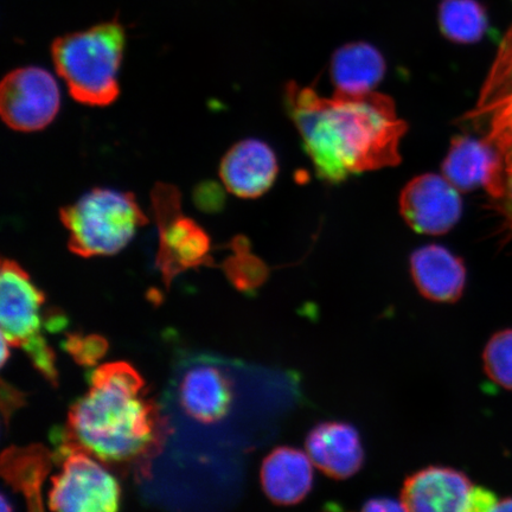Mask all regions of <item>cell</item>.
Returning a JSON list of instances; mask_svg holds the SVG:
<instances>
[{
  "instance_id": "6da1fadb",
  "label": "cell",
  "mask_w": 512,
  "mask_h": 512,
  "mask_svg": "<svg viewBox=\"0 0 512 512\" xmlns=\"http://www.w3.org/2000/svg\"><path fill=\"white\" fill-rule=\"evenodd\" d=\"M88 392L70 406L66 427L53 444L79 448L99 462L136 478L151 465L171 434L170 422L130 363L114 362L87 375Z\"/></svg>"
},
{
  "instance_id": "7a4b0ae2",
  "label": "cell",
  "mask_w": 512,
  "mask_h": 512,
  "mask_svg": "<svg viewBox=\"0 0 512 512\" xmlns=\"http://www.w3.org/2000/svg\"><path fill=\"white\" fill-rule=\"evenodd\" d=\"M285 107L324 182L342 183L351 175L401 162L407 124L387 95L335 93L328 99L291 82L285 88Z\"/></svg>"
},
{
  "instance_id": "3957f363",
  "label": "cell",
  "mask_w": 512,
  "mask_h": 512,
  "mask_svg": "<svg viewBox=\"0 0 512 512\" xmlns=\"http://www.w3.org/2000/svg\"><path fill=\"white\" fill-rule=\"evenodd\" d=\"M124 49V28L110 22L57 38L51 56L75 101L105 107L119 98Z\"/></svg>"
},
{
  "instance_id": "277c9868",
  "label": "cell",
  "mask_w": 512,
  "mask_h": 512,
  "mask_svg": "<svg viewBox=\"0 0 512 512\" xmlns=\"http://www.w3.org/2000/svg\"><path fill=\"white\" fill-rule=\"evenodd\" d=\"M68 247L82 258L117 254L149 223L132 192L95 188L60 210Z\"/></svg>"
},
{
  "instance_id": "5b68a950",
  "label": "cell",
  "mask_w": 512,
  "mask_h": 512,
  "mask_svg": "<svg viewBox=\"0 0 512 512\" xmlns=\"http://www.w3.org/2000/svg\"><path fill=\"white\" fill-rule=\"evenodd\" d=\"M44 293L32 283L29 273L10 259H3L0 275V324L2 337L11 347H21L35 368L57 386L56 357L42 334Z\"/></svg>"
},
{
  "instance_id": "8992f818",
  "label": "cell",
  "mask_w": 512,
  "mask_h": 512,
  "mask_svg": "<svg viewBox=\"0 0 512 512\" xmlns=\"http://www.w3.org/2000/svg\"><path fill=\"white\" fill-rule=\"evenodd\" d=\"M151 201L159 233L156 264L166 286L191 268L210 265L209 235L183 214L181 192L174 185L157 183Z\"/></svg>"
},
{
  "instance_id": "52a82bcc",
  "label": "cell",
  "mask_w": 512,
  "mask_h": 512,
  "mask_svg": "<svg viewBox=\"0 0 512 512\" xmlns=\"http://www.w3.org/2000/svg\"><path fill=\"white\" fill-rule=\"evenodd\" d=\"M55 464L61 470L51 479L49 508L54 511L113 512L119 510L121 490L94 457L79 448L56 444Z\"/></svg>"
},
{
  "instance_id": "ba28073f",
  "label": "cell",
  "mask_w": 512,
  "mask_h": 512,
  "mask_svg": "<svg viewBox=\"0 0 512 512\" xmlns=\"http://www.w3.org/2000/svg\"><path fill=\"white\" fill-rule=\"evenodd\" d=\"M60 106V87L46 69L17 68L0 86V114L11 130L41 131L53 123Z\"/></svg>"
},
{
  "instance_id": "9c48e42d",
  "label": "cell",
  "mask_w": 512,
  "mask_h": 512,
  "mask_svg": "<svg viewBox=\"0 0 512 512\" xmlns=\"http://www.w3.org/2000/svg\"><path fill=\"white\" fill-rule=\"evenodd\" d=\"M403 220L414 232L443 235L462 216L459 190L445 176L425 174L412 179L400 195Z\"/></svg>"
},
{
  "instance_id": "30bf717a",
  "label": "cell",
  "mask_w": 512,
  "mask_h": 512,
  "mask_svg": "<svg viewBox=\"0 0 512 512\" xmlns=\"http://www.w3.org/2000/svg\"><path fill=\"white\" fill-rule=\"evenodd\" d=\"M183 412L200 424H216L226 418L234 400L233 381L219 361L201 357L184 371L178 384Z\"/></svg>"
},
{
  "instance_id": "8fae6325",
  "label": "cell",
  "mask_w": 512,
  "mask_h": 512,
  "mask_svg": "<svg viewBox=\"0 0 512 512\" xmlns=\"http://www.w3.org/2000/svg\"><path fill=\"white\" fill-rule=\"evenodd\" d=\"M475 485L452 467L428 466L403 484L401 502L406 511L467 512Z\"/></svg>"
},
{
  "instance_id": "7c38bea8",
  "label": "cell",
  "mask_w": 512,
  "mask_h": 512,
  "mask_svg": "<svg viewBox=\"0 0 512 512\" xmlns=\"http://www.w3.org/2000/svg\"><path fill=\"white\" fill-rule=\"evenodd\" d=\"M278 172L274 151L258 139L242 140L230 147L220 164L224 188L240 198H258L266 194Z\"/></svg>"
},
{
  "instance_id": "4fadbf2b",
  "label": "cell",
  "mask_w": 512,
  "mask_h": 512,
  "mask_svg": "<svg viewBox=\"0 0 512 512\" xmlns=\"http://www.w3.org/2000/svg\"><path fill=\"white\" fill-rule=\"evenodd\" d=\"M305 445L312 463L337 480L355 476L366 458L361 435L348 422H320L307 434Z\"/></svg>"
},
{
  "instance_id": "5bb4252c",
  "label": "cell",
  "mask_w": 512,
  "mask_h": 512,
  "mask_svg": "<svg viewBox=\"0 0 512 512\" xmlns=\"http://www.w3.org/2000/svg\"><path fill=\"white\" fill-rule=\"evenodd\" d=\"M409 268L416 288L430 302L453 304L462 298L466 267L450 249L440 245L416 249L409 260Z\"/></svg>"
},
{
  "instance_id": "9a60e30c",
  "label": "cell",
  "mask_w": 512,
  "mask_h": 512,
  "mask_svg": "<svg viewBox=\"0 0 512 512\" xmlns=\"http://www.w3.org/2000/svg\"><path fill=\"white\" fill-rule=\"evenodd\" d=\"M262 489L270 501L283 507L303 502L313 488L309 454L290 446H280L264 459L260 472Z\"/></svg>"
},
{
  "instance_id": "2e32d148",
  "label": "cell",
  "mask_w": 512,
  "mask_h": 512,
  "mask_svg": "<svg viewBox=\"0 0 512 512\" xmlns=\"http://www.w3.org/2000/svg\"><path fill=\"white\" fill-rule=\"evenodd\" d=\"M501 157L488 139L470 136L452 139L443 163V175L459 191L489 190L501 175Z\"/></svg>"
},
{
  "instance_id": "e0dca14e",
  "label": "cell",
  "mask_w": 512,
  "mask_h": 512,
  "mask_svg": "<svg viewBox=\"0 0 512 512\" xmlns=\"http://www.w3.org/2000/svg\"><path fill=\"white\" fill-rule=\"evenodd\" d=\"M387 64L375 47L364 42L345 44L331 60L336 93L360 95L373 92L386 75Z\"/></svg>"
},
{
  "instance_id": "ac0fdd59",
  "label": "cell",
  "mask_w": 512,
  "mask_h": 512,
  "mask_svg": "<svg viewBox=\"0 0 512 512\" xmlns=\"http://www.w3.org/2000/svg\"><path fill=\"white\" fill-rule=\"evenodd\" d=\"M55 464L54 453L42 445L12 446L2 454V476L22 494L32 511L43 510L42 486Z\"/></svg>"
},
{
  "instance_id": "d6986e66",
  "label": "cell",
  "mask_w": 512,
  "mask_h": 512,
  "mask_svg": "<svg viewBox=\"0 0 512 512\" xmlns=\"http://www.w3.org/2000/svg\"><path fill=\"white\" fill-rule=\"evenodd\" d=\"M488 16L477 0H444L439 8V27L443 35L460 44L476 43L488 30Z\"/></svg>"
},
{
  "instance_id": "ffe728a7",
  "label": "cell",
  "mask_w": 512,
  "mask_h": 512,
  "mask_svg": "<svg viewBox=\"0 0 512 512\" xmlns=\"http://www.w3.org/2000/svg\"><path fill=\"white\" fill-rule=\"evenodd\" d=\"M232 248L233 255L224 261L223 270L239 291L254 293L265 284L268 268L249 251L245 239H235Z\"/></svg>"
},
{
  "instance_id": "44dd1931",
  "label": "cell",
  "mask_w": 512,
  "mask_h": 512,
  "mask_svg": "<svg viewBox=\"0 0 512 512\" xmlns=\"http://www.w3.org/2000/svg\"><path fill=\"white\" fill-rule=\"evenodd\" d=\"M484 370L492 381L512 390V329L490 338L483 354Z\"/></svg>"
},
{
  "instance_id": "7402d4cb",
  "label": "cell",
  "mask_w": 512,
  "mask_h": 512,
  "mask_svg": "<svg viewBox=\"0 0 512 512\" xmlns=\"http://www.w3.org/2000/svg\"><path fill=\"white\" fill-rule=\"evenodd\" d=\"M62 348L83 367H93L106 355L108 343L99 335L68 334Z\"/></svg>"
},
{
  "instance_id": "603a6c76",
  "label": "cell",
  "mask_w": 512,
  "mask_h": 512,
  "mask_svg": "<svg viewBox=\"0 0 512 512\" xmlns=\"http://www.w3.org/2000/svg\"><path fill=\"white\" fill-rule=\"evenodd\" d=\"M501 157L502 169L496 183L488 190L498 207L502 209L512 229V147L497 150Z\"/></svg>"
},
{
  "instance_id": "cb8c5ba5",
  "label": "cell",
  "mask_w": 512,
  "mask_h": 512,
  "mask_svg": "<svg viewBox=\"0 0 512 512\" xmlns=\"http://www.w3.org/2000/svg\"><path fill=\"white\" fill-rule=\"evenodd\" d=\"M195 202L201 210H219L224 202L220 187L214 183L200 185L195 192Z\"/></svg>"
},
{
  "instance_id": "d4e9b609",
  "label": "cell",
  "mask_w": 512,
  "mask_h": 512,
  "mask_svg": "<svg viewBox=\"0 0 512 512\" xmlns=\"http://www.w3.org/2000/svg\"><path fill=\"white\" fill-rule=\"evenodd\" d=\"M497 503L498 499L491 491L475 486L472 490L467 512L494 511Z\"/></svg>"
},
{
  "instance_id": "484cf974",
  "label": "cell",
  "mask_w": 512,
  "mask_h": 512,
  "mask_svg": "<svg viewBox=\"0 0 512 512\" xmlns=\"http://www.w3.org/2000/svg\"><path fill=\"white\" fill-rule=\"evenodd\" d=\"M2 401H3V414L4 419L8 421L9 416L19 406L24 403V395L18 392L17 389L8 386L4 381L2 382Z\"/></svg>"
},
{
  "instance_id": "4316f807",
  "label": "cell",
  "mask_w": 512,
  "mask_h": 512,
  "mask_svg": "<svg viewBox=\"0 0 512 512\" xmlns=\"http://www.w3.org/2000/svg\"><path fill=\"white\" fill-rule=\"evenodd\" d=\"M362 510L377 512L406 511L401 501H395V499L387 497H376L369 499V501L364 504Z\"/></svg>"
},
{
  "instance_id": "83f0119b",
  "label": "cell",
  "mask_w": 512,
  "mask_h": 512,
  "mask_svg": "<svg viewBox=\"0 0 512 512\" xmlns=\"http://www.w3.org/2000/svg\"><path fill=\"white\" fill-rule=\"evenodd\" d=\"M10 347L11 345L8 343V341L2 337V366H5V363L8 362V358L10 356Z\"/></svg>"
},
{
  "instance_id": "f1b7e54d",
  "label": "cell",
  "mask_w": 512,
  "mask_h": 512,
  "mask_svg": "<svg viewBox=\"0 0 512 512\" xmlns=\"http://www.w3.org/2000/svg\"><path fill=\"white\" fill-rule=\"evenodd\" d=\"M494 511H512V498L498 502Z\"/></svg>"
},
{
  "instance_id": "f546056e",
  "label": "cell",
  "mask_w": 512,
  "mask_h": 512,
  "mask_svg": "<svg viewBox=\"0 0 512 512\" xmlns=\"http://www.w3.org/2000/svg\"><path fill=\"white\" fill-rule=\"evenodd\" d=\"M2 511L9 512L12 511L11 505L9 504L8 499H6L5 495H2Z\"/></svg>"
}]
</instances>
